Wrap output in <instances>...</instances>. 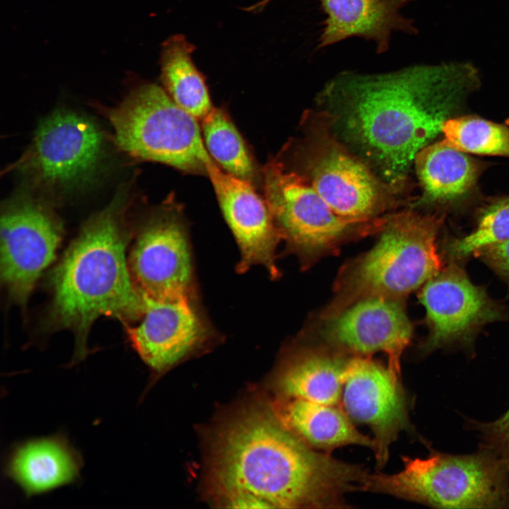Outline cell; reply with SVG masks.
Instances as JSON below:
<instances>
[{
    "mask_svg": "<svg viewBox=\"0 0 509 509\" xmlns=\"http://www.w3.org/2000/svg\"><path fill=\"white\" fill-rule=\"evenodd\" d=\"M479 85L478 69L464 62L375 74L344 71L324 85L318 100L333 128L396 190L417 153Z\"/></svg>",
    "mask_w": 509,
    "mask_h": 509,
    "instance_id": "obj_1",
    "label": "cell"
},
{
    "mask_svg": "<svg viewBox=\"0 0 509 509\" xmlns=\"http://www.w3.org/2000/svg\"><path fill=\"white\" fill-rule=\"evenodd\" d=\"M368 474L308 446L263 407L247 408L224 425L211 462L214 489L232 508H346L345 496L362 491Z\"/></svg>",
    "mask_w": 509,
    "mask_h": 509,
    "instance_id": "obj_2",
    "label": "cell"
},
{
    "mask_svg": "<svg viewBox=\"0 0 509 509\" xmlns=\"http://www.w3.org/2000/svg\"><path fill=\"white\" fill-rule=\"evenodd\" d=\"M129 207L123 187L85 222L53 271L49 317L54 328L74 334L72 365L86 357L88 337L98 317H115L127 326L144 313L145 297L132 282L125 255Z\"/></svg>",
    "mask_w": 509,
    "mask_h": 509,
    "instance_id": "obj_3",
    "label": "cell"
},
{
    "mask_svg": "<svg viewBox=\"0 0 509 509\" xmlns=\"http://www.w3.org/2000/svg\"><path fill=\"white\" fill-rule=\"evenodd\" d=\"M441 221L411 209L385 218L373 247L341 269L336 295L320 317L366 298L402 299L423 286L441 269L436 247Z\"/></svg>",
    "mask_w": 509,
    "mask_h": 509,
    "instance_id": "obj_4",
    "label": "cell"
},
{
    "mask_svg": "<svg viewBox=\"0 0 509 509\" xmlns=\"http://www.w3.org/2000/svg\"><path fill=\"white\" fill-rule=\"evenodd\" d=\"M392 474H369L363 491L442 508H509V473L489 450L454 455L431 450L426 458L403 457Z\"/></svg>",
    "mask_w": 509,
    "mask_h": 509,
    "instance_id": "obj_5",
    "label": "cell"
},
{
    "mask_svg": "<svg viewBox=\"0 0 509 509\" xmlns=\"http://www.w3.org/2000/svg\"><path fill=\"white\" fill-rule=\"evenodd\" d=\"M108 118L116 144L131 157L207 175L211 157L197 119L179 107L163 87L139 86L109 111Z\"/></svg>",
    "mask_w": 509,
    "mask_h": 509,
    "instance_id": "obj_6",
    "label": "cell"
},
{
    "mask_svg": "<svg viewBox=\"0 0 509 509\" xmlns=\"http://www.w3.org/2000/svg\"><path fill=\"white\" fill-rule=\"evenodd\" d=\"M262 175L265 199L281 238L305 266L382 226L381 218L355 223L338 216L301 174L278 160L267 163Z\"/></svg>",
    "mask_w": 509,
    "mask_h": 509,
    "instance_id": "obj_7",
    "label": "cell"
},
{
    "mask_svg": "<svg viewBox=\"0 0 509 509\" xmlns=\"http://www.w3.org/2000/svg\"><path fill=\"white\" fill-rule=\"evenodd\" d=\"M104 155V139L89 119L57 110L42 120L17 162V170L35 187L66 192L88 182Z\"/></svg>",
    "mask_w": 509,
    "mask_h": 509,
    "instance_id": "obj_8",
    "label": "cell"
},
{
    "mask_svg": "<svg viewBox=\"0 0 509 509\" xmlns=\"http://www.w3.org/2000/svg\"><path fill=\"white\" fill-rule=\"evenodd\" d=\"M310 138L303 158L304 174L331 209L355 223L378 219L395 204L396 190L328 132Z\"/></svg>",
    "mask_w": 509,
    "mask_h": 509,
    "instance_id": "obj_9",
    "label": "cell"
},
{
    "mask_svg": "<svg viewBox=\"0 0 509 509\" xmlns=\"http://www.w3.org/2000/svg\"><path fill=\"white\" fill-rule=\"evenodd\" d=\"M62 235V223L45 200L23 194L6 202L1 217V280L14 303L26 306Z\"/></svg>",
    "mask_w": 509,
    "mask_h": 509,
    "instance_id": "obj_10",
    "label": "cell"
},
{
    "mask_svg": "<svg viewBox=\"0 0 509 509\" xmlns=\"http://www.w3.org/2000/svg\"><path fill=\"white\" fill-rule=\"evenodd\" d=\"M127 262L132 282L144 296L157 300L195 298L187 228L175 210L160 209L146 220Z\"/></svg>",
    "mask_w": 509,
    "mask_h": 509,
    "instance_id": "obj_11",
    "label": "cell"
},
{
    "mask_svg": "<svg viewBox=\"0 0 509 509\" xmlns=\"http://www.w3.org/2000/svg\"><path fill=\"white\" fill-rule=\"evenodd\" d=\"M426 310L428 334L422 354L455 345H468L484 325L508 317L485 289L474 284L452 262L426 281L419 295Z\"/></svg>",
    "mask_w": 509,
    "mask_h": 509,
    "instance_id": "obj_12",
    "label": "cell"
},
{
    "mask_svg": "<svg viewBox=\"0 0 509 509\" xmlns=\"http://www.w3.org/2000/svg\"><path fill=\"white\" fill-rule=\"evenodd\" d=\"M320 318L318 334L323 345L355 356L383 351L388 356V368L399 378L400 358L412 336L402 299L366 298Z\"/></svg>",
    "mask_w": 509,
    "mask_h": 509,
    "instance_id": "obj_13",
    "label": "cell"
},
{
    "mask_svg": "<svg viewBox=\"0 0 509 509\" xmlns=\"http://www.w3.org/2000/svg\"><path fill=\"white\" fill-rule=\"evenodd\" d=\"M399 378L389 368L361 356L351 357L344 383L343 410L352 421L373 431L378 468L383 467L390 447L403 431H412Z\"/></svg>",
    "mask_w": 509,
    "mask_h": 509,
    "instance_id": "obj_14",
    "label": "cell"
},
{
    "mask_svg": "<svg viewBox=\"0 0 509 509\" xmlns=\"http://www.w3.org/2000/svg\"><path fill=\"white\" fill-rule=\"evenodd\" d=\"M223 215L238 245L239 272L262 265L277 277L276 250L282 238L265 199L252 182L221 170L211 158L206 165Z\"/></svg>",
    "mask_w": 509,
    "mask_h": 509,
    "instance_id": "obj_15",
    "label": "cell"
},
{
    "mask_svg": "<svg viewBox=\"0 0 509 509\" xmlns=\"http://www.w3.org/2000/svg\"><path fill=\"white\" fill-rule=\"evenodd\" d=\"M145 300L141 322L125 327L143 361L160 373L202 345L211 332L195 298Z\"/></svg>",
    "mask_w": 509,
    "mask_h": 509,
    "instance_id": "obj_16",
    "label": "cell"
},
{
    "mask_svg": "<svg viewBox=\"0 0 509 509\" xmlns=\"http://www.w3.org/2000/svg\"><path fill=\"white\" fill-rule=\"evenodd\" d=\"M325 15L316 49H324L351 37L374 43L375 52H387L395 32L418 33L414 21L401 11L414 0H316ZM270 0H262L249 8H264Z\"/></svg>",
    "mask_w": 509,
    "mask_h": 509,
    "instance_id": "obj_17",
    "label": "cell"
},
{
    "mask_svg": "<svg viewBox=\"0 0 509 509\" xmlns=\"http://www.w3.org/2000/svg\"><path fill=\"white\" fill-rule=\"evenodd\" d=\"M83 462L62 433L16 444L9 452L4 474L28 498L78 480Z\"/></svg>",
    "mask_w": 509,
    "mask_h": 509,
    "instance_id": "obj_18",
    "label": "cell"
},
{
    "mask_svg": "<svg viewBox=\"0 0 509 509\" xmlns=\"http://www.w3.org/2000/svg\"><path fill=\"white\" fill-rule=\"evenodd\" d=\"M288 356L276 381L283 399L339 405L351 357L325 345L299 347Z\"/></svg>",
    "mask_w": 509,
    "mask_h": 509,
    "instance_id": "obj_19",
    "label": "cell"
},
{
    "mask_svg": "<svg viewBox=\"0 0 509 509\" xmlns=\"http://www.w3.org/2000/svg\"><path fill=\"white\" fill-rule=\"evenodd\" d=\"M279 413L286 426L305 443L329 452L349 445L373 449L374 441L359 432L339 406L303 399H284Z\"/></svg>",
    "mask_w": 509,
    "mask_h": 509,
    "instance_id": "obj_20",
    "label": "cell"
},
{
    "mask_svg": "<svg viewBox=\"0 0 509 509\" xmlns=\"http://www.w3.org/2000/svg\"><path fill=\"white\" fill-rule=\"evenodd\" d=\"M414 163L423 199L431 203L458 199L472 189L479 173L476 161L445 139L423 148Z\"/></svg>",
    "mask_w": 509,
    "mask_h": 509,
    "instance_id": "obj_21",
    "label": "cell"
},
{
    "mask_svg": "<svg viewBox=\"0 0 509 509\" xmlns=\"http://www.w3.org/2000/svg\"><path fill=\"white\" fill-rule=\"evenodd\" d=\"M194 50V45L183 35H173L165 40L160 52V78L172 100L202 119L213 107L204 76L193 60Z\"/></svg>",
    "mask_w": 509,
    "mask_h": 509,
    "instance_id": "obj_22",
    "label": "cell"
},
{
    "mask_svg": "<svg viewBox=\"0 0 509 509\" xmlns=\"http://www.w3.org/2000/svg\"><path fill=\"white\" fill-rule=\"evenodd\" d=\"M201 121L204 142L214 162L229 174L254 181L257 175L254 160L227 114L213 107Z\"/></svg>",
    "mask_w": 509,
    "mask_h": 509,
    "instance_id": "obj_23",
    "label": "cell"
},
{
    "mask_svg": "<svg viewBox=\"0 0 509 509\" xmlns=\"http://www.w3.org/2000/svg\"><path fill=\"white\" fill-rule=\"evenodd\" d=\"M442 134L455 148L469 153L509 157V127L476 116H456Z\"/></svg>",
    "mask_w": 509,
    "mask_h": 509,
    "instance_id": "obj_24",
    "label": "cell"
},
{
    "mask_svg": "<svg viewBox=\"0 0 509 509\" xmlns=\"http://www.w3.org/2000/svg\"><path fill=\"white\" fill-rule=\"evenodd\" d=\"M509 240V197L499 199L481 213L476 228L448 244L449 255L463 259L487 246Z\"/></svg>",
    "mask_w": 509,
    "mask_h": 509,
    "instance_id": "obj_25",
    "label": "cell"
},
{
    "mask_svg": "<svg viewBox=\"0 0 509 509\" xmlns=\"http://www.w3.org/2000/svg\"><path fill=\"white\" fill-rule=\"evenodd\" d=\"M464 428L475 433L479 447L493 452L509 473V409L492 421L464 418Z\"/></svg>",
    "mask_w": 509,
    "mask_h": 509,
    "instance_id": "obj_26",
    "label": "cell"
},
{
    "mask_svg": "<svg viewBox=\"0 0 509 509\" xmlns=\"http://www.w3.org/2000/svg\"><path fill=\"white\" fill-rule=\"evenodd\" d=\"M474 255L509 281V240L484 247Z\"/></svg>",
    "mask_w": 509,
    "mask_h": 509,
    "instance_id": "obj_27",
    "label": "cell"
}]
</instances>
